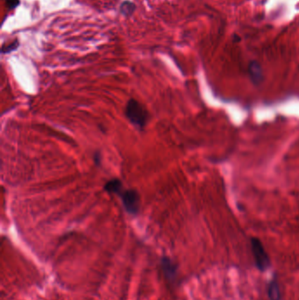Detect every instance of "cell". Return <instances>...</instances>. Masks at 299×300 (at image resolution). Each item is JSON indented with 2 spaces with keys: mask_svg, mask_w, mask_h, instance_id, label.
Instances as JSON below:
<instances>
[{
  "mask_svg": "<svg viewBox=\"0 0 299 300\" xmlns=\"http://www.w3.org/2000/svg\"><path fill=\"white\" fill-rule=\"evenodd\" d=\"M162 265H163V268H164V271L166 272V274L169 276V278H171V277L175 276V274H176V267L171 262V261L169 260V258H163L162 259Z\"/></svg>",
  "mask_w": 299,
  "mask_h": 300,
  "instance_id": "52a82bcc",
  "label": "cell"
},
{
  "mask_svg": "<svg viewBox=\"0 0 299 300\" xmlns=\"http://www.w3.org/2000/svg\"><path fill=\"white\" fill-rule=\"evenodd\" d=\"M5 2L7 4L9 9L15 8L18 4H20L19 0H5Z\"/></svg>",
  "mask_w": 299,
  "mask_h": 300,
  "instance_id": "30bf717a",
  "label": "cell"
},
{
  "mask_svg": "<svg viewBox=\"0 0 299 300\" xmlns=\"http://www.w3.org/2000/svg\"><path fill=\"white\" fill-rule=\"evenodd\" d=\"M104 189L108 193L120 195L123 192V184L120 179H112L104 184Z\"/></svg>",
  "mask_w": 299,
  "mask_h": 300,
  "instance_id": "277c9868",
  "label": "cell"
},
{
  "mask_svg": "<svg viewBox=\"0 0 299 300\" xmlns=\"http://www.w3.org/2000/svg\"><path fill=\"white\" fill-rule=\"evenodd\" d=\"M18 47H19V42H18V40H15V41H13L12 43H9L7 45H5V46H3L2 53L3 54H6V53L12 52L13 50H16Z\"/></svg>",
  "mask_w": 299,
  "mask_h": 300,
  "instance_id": "9c48e42d",
  "label": "cell"
},
{
  "mask_svg": "<svg viewBox=\"0 0 299 300\" xmlns=\"http://www.w3.org/2000/svg\"><path fill=\"white\" fill-rule=\"evenodd\" d=\"M120 196L121 197L122 202L127 213L130 214L138 213L140 210L139 192L129 189L124 191Z\"/></svg>",
  "mask_w": 299,
  "mask_h": 300,
  "instance_id": "3957f363",
  "label": "cell"
},
{
  "mask_svg": "<svg viewBox=\"0 0 299 300\" xmlns=\"http://www.w3.org/2000/svg\"><path fill=\"white\" fill-rule=\"evenodd\" d=\"M269 296L270 300H281V294H280L279 285H278L277 280H273L271 283H269Z\"/></svg>",
  "mask_w": 299,
  "mask_h": 300,
  "instance_id": "5b68a950",
  "label": "cell"
},
{
  "mask_svg": "<svg viewBox=\"0 0 299 300\" xmlns=\"http://www.w3.org/2000/svg\"><path fill=\"white\" fill-rule=\"evenodd\" d=\"M120 10H121V13L123 14H125L126 16H129V15L133 14L134 12H135V5L133 3L129 2V1H126V2H124L121 4Z\"/></svg>",
  "mask_w": 299,
  "mask_h": 300,
  "instance_id": "ba28073f",
  "label": "cell"
},
{
  "mask_svg": "<svg viewBox=\"0 0 299 300\" xmlns=\"http://www.w3.org/2000/svg\"><path fill=\"white\" fill-rule=\"evenodd\" d=\"M94 160H95L96 164H97V165H100V160H101V156H100V152H97L95 155H94Z\"/></svg>",
  "mask_w": 299,
  "mask_h": 300,
  "instance_id": "8fae6325",
  "label": "cell"
},
{
  "mask_svg": "<svg viewBox=\"0 0 299 300\" xmlns=\"http://www.w3.org/2000/svg\"><path fill=\"white\" fill-rule=\"evenodd\" d=\"M249 71H250L252 79L255 82L260 81V79H261V78H262L260 65L256 61H252L251 63H250Z\"/></svg>",
  "mask_w": 299,
  "mask_h": 300,
  "instance_id": "8992f818",
  "label": "cell"
},
{
  "mask_svg": "<svg viewBox=\"0 0 299 300\" xmlns=\"http://www.w3.org/2000/svg\"><path fill=\"white\" fill-rule=\"evenodd\" d=\"M251 245L257 268L261 271L267 270L269 266V259L263 245L257 238L251 240Z\"/></svg>",
  "mask_w": 299,
  "mask_h": 300,
  "instance_id": "7a4b0ae2",
  "label": "cell"
},
{
  "mask_svg": "<svg viewBox=\"0 0 299 300\" xmlns=\"http://www.w3.org/2000/svg\"><path fill=\"white\" fill-rule=\"evenodd\" d=\"M126 116L135 126L142 129L148 121V111L138 100L131 99L127 101Z\"/></svg>",
  "mask_w": 299,
  "mask_h": 300,
  "instance_id": "6da1fadb",
  "label": "cell"
}]
</instances>
